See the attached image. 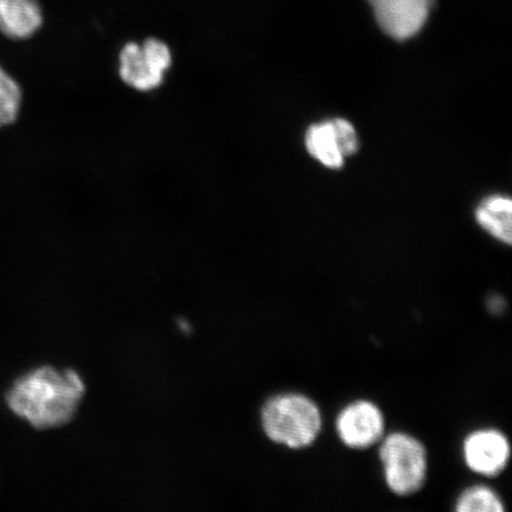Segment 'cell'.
<instances>
[{"mask_svg":"<svg viewBox=\"0 0 512 512\" xmlns=\"http://www.w3.org/2000/svg\"><path fill=\"white\" fill-rule=\"evenodd\" d=\"M86 387L74 370L43 367L18 379L6 395L12 413L38 430L68 424L78 411Z\"/></svg>","mask_w":512,"mask_h":512,"instance_id":"cell-1","label":"cell"},{"mask_svg":"<svg viewBox=\"0 0 512 512\" xmlns=\"http://www.w3.org/2000/svg\"><path fill=\"white\" fill-rule=\"evenodd\" d=\"M261 424L273 443L300 450L309 447L322 431V413L303 394L284 393L267 400L261 409Z\"/></svg>","mask_w":512,"mask_h":512,"instance_id":"cell-2","label":"cell"},{"mask_svg":"<svg viewBox=\"0 0 512 512\" xmlns=\"http://www.w3.org/2000/svg\"><path fill=\"white\" fill-rule=\"evenodd\" d=\"M381 441L380 459L389 490L399 496L416 494L427 479L425 446L412 435L401 432L389 434Z\"/></svg>","mask_w":512,"mask_h":512,"instance_id":"cell-3","label":"cell"},{"mask_svg":"<svg viewBox=\"0 0 512 512\" xmlns=\"http://www.w3.org/2000/svg\"><path fill=\"white\" fill-rule=\"evenodd\" d=\"M172 64V54L163 41L149 38L143 44L127 43L119 56V75L127 86L151 92L162 86Z\"/></svg>","mask_w":512,"mask_h":512,"instance_id":"cell-4","label":"cell"},{"mask_svg":"<svg viewBox=\"0 0 512 512\" xmlns=\"http://www.w3.org/2000/svg\"><path fill=\"white\" fill-rule=\"evenodd\" d=\"M306 149L318 162L330 169L342 168L344 160L358 149L355 127L344 119L312 125L306 132Z\"/></svg>","mask_w":512,"mask_h":512,"instance_id":"cell-5","label":"cell"},{"mask_svg":"<svg viewBox=\"0 0 512 512\" xmlns=\"http://www.w3.org/2000/svg\"><path fill=\"white\" fill-rule=\"evenodd\" d=\"M336 430L345 446L366 450L382 440L384 416L374 402L357 400L338 414Z\"/></svg>","mask_w":512,"mask_h":512,"instance_id":"cell-6","label":"cell"},{"mask_svg":"<svg viewBox=\"0 0 512 512\" xmlns=\"http://www.w3.org/2000/svg\"><path fill=\"white\" fill-rule=\"evenodd\" d=\"M380 28L398 41L412 38L424 28L434 0H368Z\"/></svg>","mask_w":512,"mask_h":512,"instance_id":"cell-7","label":"cell"},{"mask_svg":"<svg viewBox=\"0 0 512 512\" xmlns=\"http://www.w3.org/2000/svg\"><path fill=\"white\" fill-rule=\"evenodd\" d=\"M510 444L502 432L486 428L467 435L463 445L465 464L480 476L501 475L510 459Z\"/></svg>","mask_w":512,"mask_h":512,"instance_id":"cell-8","label":"cell"},{"mask_svg":"<svg viewBox=\"0 0 512 512\" xmlns=\"http://www.w3.org/2000/svg\"><path fill=\"white\" fill-rule=\"evenodd\" d=\"M43 24L38 0H0V32L11 40H28Z\"/></svg>","mask_w":512,"mask_h":512,"instance_id":"cell-9","label":"cell"},{"mask_svg":"<svg viewBox=\"0 0 512 512\" xmlns=\"http://www.w3.org/2000/svg\"><path fill=\"white\" fill-rule=\"evenodd\" d=\"M476 219L491 236L510 245L512 240V202L509 197L495 195L486 198L476 211Z\"/></svg>","mask_w":512,"mask_h":512,"instance_id":"cell-10","label":"cell"},{"mask_svg":"<svg viewBox=\"0 0 512 512\" xmlns=\"http://www.w3.org/2000/svg\"><path fill=\"white\" fill-rule=\"evenodd\" d=\"M458 512H503L502 499L488 486L477 485L467 489L457 499Z\"/></svg>","mask_w":512,"mask_h":512,"instance_id":"cell-11","label":"cell"},{"mask_svg":"<svg viewBox=\"0 0 512 512\" xmlns=\"http://www.w3.org/2000/svg\"><path fill=\"white\" fill-rule=\"evenodd\" d=\"M22 105V91L17 81L0 66V128L14 124Z\"/></svg>","mask_w":512,"mask_h":512,"instance_id":"cell-12","label":"cell"}]
</instances>
